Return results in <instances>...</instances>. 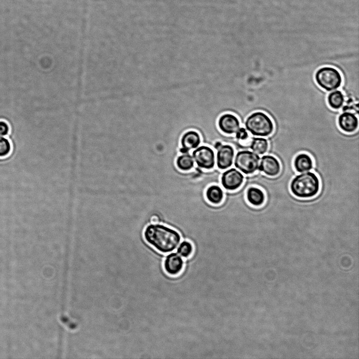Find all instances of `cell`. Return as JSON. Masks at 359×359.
Listing matches in <instances>:
<instances>
[{
    "mask_svg": "<svg viewBox=\"0 0 359 359\" xmlns=\"http://www.w3.org/2000/svg\"><path fill=\"white\" fill-rule=\"evenodd\" d=\"M234 165L235 167L246 175H251L258 170L261 158L251 151H243L237 153Z\"/></svg>",
    "mask_w": 359,
    "mask_h": 359,
    "instance_id": "cell-5",
    "label": "cell"
},
{
    "mask_svg": "<svg viewBox=\"0 0 359 359\" xmlns=\"http://www.w3.org/2000/svg\"><path fill=\"white\" fill-rule=\"evenodd\" d=\"M182 148L180 152L188 153L192 149L197 148L201 143V136L195 131H191L185 133L181 138Z\"/></svg>",
    "mask_w": 359,
    "mask_h": 359,
    "instance_id": "cell-13",
    "label": "cell"
},
{
    "mask_svg": "<svg viewBox=\"0 0 359 359\" xmlns=\"http://www.w3.org/2000/svg\"><path fill=\"white\" fill-rule=\"evenodd\" d=\"M318 85L324 90L331 92L340 87L343 77L337 69L332 67H323L319 69L315 75Z\"/></svg>",
    "mask_w": 359,
    "mask_h": 359,
    "instance_id": "cell-4",
    "label": "cell"
},
{
    "mask_svg": "<svg viewBox=\"0 0 359 359\" xmlns=\"http://www.w3.org/2000/svg\"><path fill=\"white\" fill-rule=\"evenodd\" d=\"M9 126L4 121H0V136H6L9 132Z\"/></svg>",
    "mask_w": 359,
    "mask_h": 359,
    "instance_id": "cell-23",
    "label": "cell"
},
{
    "mask_svg": "<svg viewBox=\"0 0 359 359\" xmlns=\"http://www.w3.org/2000/svg\"><path fill=\"white\" fill-rule=\"evenodd\" d=\"M243 174L235 168L225 171L221 178L222 184L227 191H234L240 188L244 183Z\"/></svg>",
    "mask_w": 359,
    "mask_h": 359,
    "instance_id": "cell-8",
    "label": "cell"
},
{
    "mask_svg": "<svg viewBox=\"0 0 359 359\" xmlns=\"http://www.w3.org/2000/svg\"><path fill=\"white\" fill-rule=\"evenodd\" d=\"M184 267L183 259L178 253L169 254L165 259L164 268L165 272L169 275H178L183 271Z\"/></svg>",
    "mask_w": 359,
    "mask_h": 359,
    "instance_id": "cell-9",
    "label": "cell"
},
{
    "mask_svg": "<svg viewBox=\"0 0 359 359\" xmlns=\"http://www.w3.org/2000/svg\"><path fill=\"white\" fill-rule=\"evenodd\" d=\"M206 196L209 202L214 205H219L223 202L224 194L221 187L212 185L207 189Z\"/></svg>",
    "mask_w": 359,
    "mask_h": 359,
    "instance_id": "cell-16",
    "label": "cell"
},
{
    "mask_svg": "<svg viewBox=\"0 0 359 359\" xmlns=\"http://www.w3.org/2000/svg\"><path fill=\"white\" fill-rule=\"evenodd\" d=\"M236 137L238 141L244 142L247 141L249 138L246 129L243 127L239 128L236 133Z\"/></svg>",
    "mask_w": 359,
    "mask_h": 359,
    "instance_id": "cell-22",
    "label": "cell"
},
{
    "mask_svg": "<svg viewBox=\"0 0 359 359\" xmlns=\"http://www.w3.org/2000/svg\"><path fill=\"white\" fill-rule=\"evenodd\" d=\"M193 251L194 248L192 244L187 241L183 242L177 248V253L185 258L190 257Z\"/></svg>",
    "mask_w": 359,
    "mask_h": 359,
    "instance_id": "cell-20",
    "label": "cell"
},
{
    "mask_svg": "<svg viewBox=\"0 0 359 359\" xmlns=\"http://www.w3.org/2000/svg\"><path fill=\"white\" fill-rule=\"evenodd\" d=\"M252 150L258 155H264L269 148V143L266 139L257 137L253 139L251 145Z\"/></svg>",
    "mask_w": 359,
    "mask_h": 359,
    "instance_id": "cell-19",
    "label": "cell"
},
{
    "mask_svg": "<svg viewBox=\"0 0 359 359\" xmlns=\"http://www.w3.org/2000/svg\"><path fill=\"white\" fill-rule=\"evenodd\" d=\"M176 163L179 169L186 172L191 171L194 168L195 162L192 156L185 153L177 157Z\"/></svg>",
    "mask_w": 359,
    "mask_h": 359,
    "instance_id": "cell-17",
    "label": "cell"
},
{
    "mask_svg": "<svg viewBox=\"0 0 359 359\" xmlns=\"http://www.w3.org/2000/svg\"><path fill=\"white\" fill-rule=\"evenodd\" d=\"M144 236L149 245L163 254L173 252L181 241V236L178 232L158 224L147 226L145 229Z\"/></svg>",
    "mask_w": 359,
    "mask_h": 359,
    "instance_id": "cell-1",
    "label": "cell"
},
{
    "mask_svg": "<svg viewBox=\"0 0 359 359\" xmlns=\"http://www.w3.org/2000/svg\"><path fill=\"white\" fill-rule=\"evenodd\" d=\"M294 165L296 171L300 173L310 171L314 167L312 158L306 153L298 155L294 159Z\"/></svg>",
    "mask_w": 359,
    "mask_h": 359,
    "instance_id": "cell-14",
    "label": "cell"
},
{
    "mask_svg": "<svg viewBox=\"0 0 359 359\" xmlns=\"http://www.w3.org/2000/svg\"><path fill=\"white\" fill-rule=\"evenodd\" d=\"M215 148L217 150L216 163L217 167L221 170H224L231 167L234 161L235 151L231 145H223L220 142H217L215 145Z\"/></svg>",
    "mask_w": 359,
    "mask_h": 359,
    "instance_id": "cell-7",
    "label": "cell"
},
{
    "mask_svg": "<svg viewBox=\"0 0 359 359\" xmlns=\"http://www.w3.org/2000/svg\"><path fill=\"white\" fill-rule=\"evenodd\" d=\"M293 194L302 199L316 196L320 190V181L314 173L307 172L296 176L291 184Z\"/></svg>",
    "mask_w": 359,
    "mask_h": 359,
    "instance_id": "cell-2",
    "label": "cell"
},
{
    "mask_svg": "<svg viewBox=\"0 0 359 359\" xmlns=\"http://www.w3.org/2000/svg\"><path fill=\"white\" fill-rule=\"evenodd\" d=\"M345 103V96L341 91H335L328 96V103L332 109L338 110Z\"/></svg>",
    "mask_w": 359,
    "mask_h": 359,
    "instance_id": "cell-18",
    "label": "cell"
},
{
    "mask_svg": "<svg viewBox=\"0 0 359 359\" xmlns=\"http://www.w3.org/2000/svg\"><path fill=\"white\" fill-rule=\"evenodd\" d=\"M11 151V145L8 139L0 136V157L7 156Z\"/></svg>",
    "mask_w": 359,
    "mask_h": 359,
    "instance_id": "cell-21",
    "label": "cell"
},
{
    "mask_svg": "<svg viewBox=\"0 0 359 359\" xmlns=\"http://www.w3.org/2000/svg\"><path fill=\"white\" fill-rule=\"evenodd\" d=\"M258 169L268 176L276 177L281 172V165L274 156L265 155L261 158Z\"/></svg>",
    "mask_w": 359,
    "mask_h": 359,
    "instance_id": "cell-10",
    "label": "cell"
},
{
    "mask_svg": "<svg viewBox=\"0 0 359 359\" xmlns=\"http://www.w3.org/2000/svg\"><path fill=\"white\" fill-rule=\"evenodd\" d=\"M218 126L223 133L231 135L235 134L240 128V122L235 115L226 114L219 118Z\"/></svg>",
    "mask_w": 359,
    "mask_h": 359,
    "instance_id": "cell-11",
    "label": "cell"
},
{
    "mask_svg": "<svg viewBox=\"0 0 359 359\" xmlns=\"http://www.w3.org/2000/svg\"><path fill=\"white\" fill-rule=\"evenodd\" d=\"M246 127L253 135L267 137L274 131L272 119L262 112H256L249 115L246 119Z\"/></svg>",
    "mask_w": 359,
    "mask_h": 359,
    "instance_id": "cell-3",
    "label": "cell"
},
{
    "mask_svg": "<svg viewBox=\"0 0 359 359\" xmlns=\"http://www.w3.org/2000/svg\"><path fill=\"white\" fill-rule=\"evenodd\" d=\"M151 221L153 224H158L159 222V218L156 216H153L151 219Z\"/></svg>",
    "mask_w": 359,
    "mask_h": 359,
    "instance_id": "cell-24",
    "label": "cell"
},
{
    "mask_svg": "<svg viewBox=\"0 0 359 359\" xmlns=\"http://www.w3.org/2000/svg\"><path fill=\"white\" fill-rule=\"evenodd\" d=\"M338 125L343 132L353 133L355 132L358 128V118L354 113L346 112L339 116Z\"/></svg>",
    "mask_w": 359,
    "mask_h": 359,
    "instance_id": "cell-12",
    "label": "cell"
},
{
    "mask_svg": "<svg viewBox=\"0 0 359 359\" xmlns=\"http://www.w3.org/2000/svg\"><path fill=\"white\" fill-rule=\"evenodd\" d=\"M247 201L255 207L262 206L266 200L264 192L258 187H251L248 189L246 193Z\"/></svg>",
    "mask_w": 359,
    "mask_h": 359,
    "instance_id": "cell-15",
    "label": "cell"
},
{
    "mask_svg": "<svg viewBox=\"0 0 359 359\" xmlns=\"http://www.w3.org/2000/svg\"><path fill=\"white\" fill-rule=\"evenodd\" d=\"M194 162L199 167L210 170L215 165V154L213 149L206 146L198 147L193 152Z\"/></svg>",
    "mask_w": 359,
    "mask_h": 359,
    "instance_id": "cell-6",
    "label": "cell"
}]
</instances>
